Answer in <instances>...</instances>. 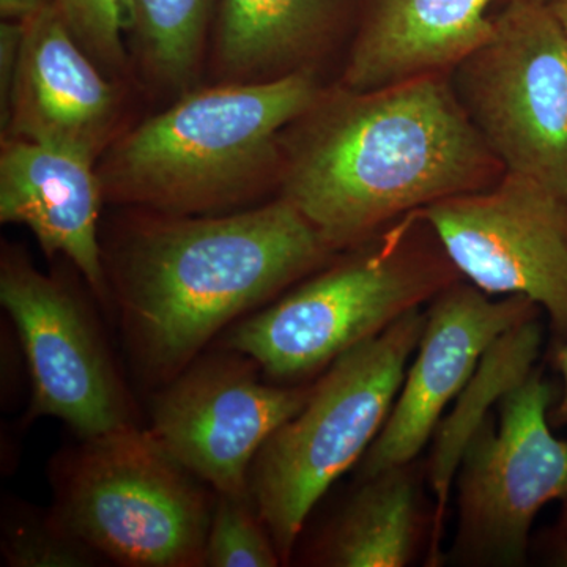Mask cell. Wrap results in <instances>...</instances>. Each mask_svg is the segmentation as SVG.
Here are the masks:
<instances>
[{
    "instance_id": "cell-19",
    "label": "cell",
    "mask_w": 567,
    "mask_h": 567,
    "mask_svg": "<svg viewBox=\"0 0 567 567\" xmlns=\"http://www.w3.org/2000/svg\"><path fill=\"white\" fill-rule=\"evenodd\" d=\"M136 33L145 69L159 84L185 87L203 55L219 0H136Z\"/></svg>"
},
{
    "instance_id": "cell-3",
    "label": "cell",
    "mask_w": 567,
    "mask_h": 567,
    "mask_svg": "<svg viewBox=\"0 0 567 567\" xmlns=\"http://www.w3.org/2000/svg\"><path fill=\"white\" fill-rule=\"evenodd\" d=\"M319 96L305 69L188 93L111 145L99 169L103 193L169 216L235 203L274 166L282 130Z\"/></svg>"
},
{
    "instance_id": "cell-27",
    "label": "cell",
    "mask_w": 567,
    "mask_h": 567,
    "mask_svg": "<svg viewBox=\"0 0 567 567\" xmlns=\"http://www.w3.org/2000/svg\"><path fill=\"white\" fill-rule=\"evenodd\" d=\"M561 533H566V535H567V502H566L565 513H563V517H561Z\"/></svg>"
},
{
    "instance_id": "cell-13",
    "label": "cell",
    "mask_w": 567,
    "mask_h": 567,
    "mask_svg": "<svg viewBox=\"0 0 567 567\" xmlns=\"http://www.w3.org/2000/svg\"><path fill=\"white\" fill-rule=\"evenodd\" d=\"M115 111L114 87L54 7L22 21L20 58L7 106L17 140L73 148L96 158L110 137Z\"/></svg>"
},
{
    "instance_id": "cell-6",
    "label": "cell",
    "mask_w": 567,
    "mask_h": 567,
    "mask_svg": "<svg viewBox=\"0 0 567 567\" xmlns=\"http://www.w3.org/2000/svg\"><path fill=\"white\" fill-rule=\"evenodd\" d=\"M193 473L132 424L87 440L71 470L62 524L126 566L204 565L212 516Z\"/></svg>"
},
{
    "instance_id": "cell-11",
    "label": "cell",
    "mask_w": 567,
    "mask_h": 567,
    "mask_svg": "<svg viewBox=\"0 0 567 567\" xmlns=\"http://www.w3.org/2000/svg\"><path fill=\"white\" fill-rule=\"evenodd\" d=\"M309 391L264 385L245 364L210 361L194 365L156 399L151 432L219 495H251L254 458L300 412Z\"/></svg>"
},
{
    "instance_id": "cell-2",
    "label": "cell",
    "mask_w": 567,
    "mask_h": 567,
    "mask_svg": "<svg viewBox=\"0 0 567 567\" xmlns=\"http://www.w3.org/2000/svg\"><path fill=\"white\" fill-rule=\"evenodd\" d=\"M331 252L284 197L219 218L171 216L145 224L118 267L123 311L142 358L158 374L185 368L229 320Z\"/></svg>"
},
{
    "instance_id": "cell-20",
    "label": "cell",
    "mask_w": 567,
    "mask_h": 567,
    "mask_svg": "<svg viewBox=\"0 0 567 567\" xmlns=\"http://www.w3.org/2000/svg\"><path fill=\"white\" fill-rule=\"evenodd\" d=\"M251 495H219L208 529L204 565L275 567L282 561L270 533L249 506Z\"/></svg>"
},
{
    "instance_id": "cell-8",
    "label": "cell",
    "mask_w": 567,
    "mask_h": 567,
    "mask_svg": "<svg viewBox=\"0 0 567 567\" xmlns=\"http://www.w3.org/2000/svg\"><path fill=\"white\" fill-rule=\"evenodd\" d=\"M554 395L535 369L499 401L498 423L487 417L466 445L454 546L461 561L524 565L537 514L567 502V440L550 429Z\"/></svg>"
},
{
    "instance_id": "cell-16",
    "label": "cell",
    "mask_w": 567,
    "mask_h": 567,
    "mask_svg": "<svg viewBox=\"0 0 567 567\" xmlns=\"http://www.w3.org/2000/svg\"><path fill=\"white\" fill-rule=\"evenodd\" d=\"M349 0H219L216 58L224 73L244 81L290 71L333 35Z\"/></svg>"
},
{
    "instance_id": "cell-9",
    "label": "cell",
    "mask_w": 567,
    "mask_h": 567,
    "mask_svg": "<svg viewBox=\"0 0 567 567\" xmlns=\"http://www.w3.org/2000/svg\"><path fill=\"white\" fill-rule=\"evenodd\" d=\"M458 275L487 295H522L567 342V199L505 173L488 188L421 210Z\"/></svg>"
},
{
    "instance_id": "cell-28",
    "label": "cell",
    "mask_w": 567,
    "mask_h": 567,
    "mask_svg": "<svg viewBox=\"0 0 567 567\" xmlns=\"http://www.w3.org/2000/svg\"><path fill=\"white\" fill-rule=\"evenodd\" d=\"M537 2L548 3V2H550V0H537Z\"/></svg>"
},
{
    "instance_id": "cell-7",
    "label": "cell",
    "mask_w": 567,
    "mask_h": 567,
    "mask_svg": "<svg viewBox=\"0 0 567 567\" xmlns=\"http://www.w3.org/2000/svg\"><path fill=\"white\" fill-rule=\"evenodd\" d=\"M453 71L458 102L505 173L567 199V40L548 3L511 0Z\"/></svg>"
},
{
    "instance_id": "cell-17",
    "label": "cell",
    "mask_w": 567,
    "mask_h": 567,
    "mask_svg": "<svg viewBox=\"0 0 567 567\" xmlns=\"http://www.w3.org/2000/svg\"><path fill=\"white\" fill-rule=\"evenodd\" d=\"M409 466L363 480L328 533L320 565L404 567L415 559L423 524Z\"/></svg>"
},
{
    "instance_id": "cell-21",
    "label": "cell",
    "mask_w": 567,
    "mask_h": 567,
    "mask_svg": "<svg viewBox=\"0 0 567 567\" xmlns=\"http://www.w3.org/2000/svg\"><path fill=\"white\" fill-rule=\"evenodd\" d=\"M51 6L96 65L123 66L125 35L136 28V0H52Z\"/></svg>"
},
{
    "instance_id": "cell-4",
    "label": "cell",
    "mask_w": 567,
    "mask_h": 567,
    "mask_svg": "<svg viewBox=\"0 0 567 567\" xmlns=\"http://www.w3.org/2000/svg\"><path fill=\"white\" fill-rule=\"evenodd\" d=\"M423 226L421 210L391 224L344 262L235 327L227 349L289 380L383 333L461 278L439 238L431 245L434 230L424 235Z\"/></svg>"
},
{
    "instance_id": "cell-12",
    "label": "cell",
    "mask_w": 567,
    "mask_h": 567,
    "mask_svg": "<svg viewBox=\"0 0 567 567\" xmlns=\"http://www.w3.org/2000/svg\"><path fill=\"white\" fill-rule=\"evenodd\" d=\"M540 311L522 295L492 300L461 281L436 295L390 416L361 458V481L412 464L496 339Z\"/></svg>"
},
{
    "instance_id": "cell-22",
    "label": "cell",
    "mask_w": 567,
    "mask_h": 567,
    "mask_svg": "<svg viewBox=\"0 0 567 567\" xmlns=\"http://www.w3.org/2000/svg\"><path fill=\"white\" fill-rule=\"evenodd\" d=\"M65 525L21 522L6 533L3 554L11 566L74 567L87 566L91 550Z\"/></svg>"
},
{
    "instance_id": "cell-26",
    "label": "cell",
    "mask_w": 567,
    "mask_h": 567,
    "mask_svg": "<svg viewBox=\"0 0 567 567\" xmlns=\"http://www.w3.org/2000/svg\"><path fill=\"white\" fill-rule=\"evenodd\" d=\"M555 565L567 567V535L561 533L557 551H555Z\"/></svg>"
},
{
    "instance_id": "cell-24",
    "label": "cell",
    "mask_w": 567,
    "mask_h": 567,
    "mask_svg": "<svg viewBox=\"0 0 567 567\" xmlns=\"http://www.w3.org/2000/svg\"><path fill=\"white\" fill-rule=\"evenodd\" d=\"M554 360L561 374L563 394L558 405L555 406V412L551 413V421L559 425H567V342L555 344Z\"/></svg>"
},
{
    "instance_id": "cell-23",
    "label": "cell",
    "mask_w": 567,
    "mask_h": 567,
    "mask_svg": "<svg viewBox=\"0 0 567 567\" xmlns=\"http://www.w3.org/2000/svg\"><path fill=\"white\" fill-rule=\"evenodd\" d=\"M51 2L52 0H0V11L6 20L24 21L44 7L51 6Z\"/></svg>"
},
{
    "instance_id": "cell-14",
    "label": "cell",
    "mask_w": 567,
    "mask_h": 567,
    "mask_svg": "<svg viewBox=\"0 0 567 567\" xmlns=\"http://www.w3.org/2000/svg\"><path fill=\"white\" fill-rule=\"evenodd\" d=\"M95 156L40 142H3L0 219L29 227L48 256L63 254L100 295L106 290L99 245L104 196Z\"/></svg>"
},
{
    "instance_id": "cell-5",
    "label": "cell",
    "mask_w": 567,
    "mask_h": 567,
    "mask_svg": "<svg viewBox=\"0 0 567 567\" xmlns=\"http://www.w3.org/2000/svg\"><path fill=\"white\" fill-rule=\"evenodd\" d=\"M424 324L416 309L341 354L254 458L249 492L282 561L319 499L382 432Z\"/></svg>"
},
{
    "instance_id": "cell-15",
    "label": "cell",
    "mask_w": 567,
    "mask_h": 567,
    "mask_svg": "<svg viewBox=\"0 0 567 567\" xmlns=\"http://www.w3.org/2000/svg\"><path fill=\"white\" fill-rule=\"evenodd\" d=\"M492 0H364L342 85L375 91L454 70L494 32Z\"/></svg>"
},
{
    "instance_id": "cell-1",
    "label": "cell",
    "mask_w": 567,
    "mask_h": 567,
    "mask_svg": "<svg viewBox=\"0 0 567 567\" xmlns=\"http://www.w3.org/2000/svg\"><path fill=\"white\" fill-rule=\"evenodd\" d=\"M284 163L282 197L333 251L505 174L446 73L320 93Z\"/></svg>"
},
{
    "instance_id": "cell-25",
    "label": "cell",
    "mask_w": 567,
    "mask_h": 567,
    "mask_svg": "<svg viewBox=\"0 0 567 567\" xmlns=\"http://www.w3.org/2000/svg\"><path fill=\"white\" fill-rule=\"evenodd\" d=\"M548 7H550L554 17L557 18L559 28H561L567 40V0H550Z\"/></svg>"
},
{
    "instance_id": "cell-10",
    "label": "cell",
    "mask_w": 567,
    "mask_h": 567,
    "mask_svg": "<svg viewBox=\"0 0 567 567\" xmlns=\"http://www.w3.org/2000/svg\"><path fill=\"white\" fill-rule=\"evenodd\" d=\"M0 301L31 372V417H59L85 440L128 424L106 352L65 287L21 257H3Z\"/></svg>"
},
{
    "instance_id": "cell-18",
    "label": "cell",
    "mask_w": 567,
    "mask_h": 567,
    "mask_svg": "<svg viewBox=\"0 0 567 567\" xmlns=\"http://www.w3.org/2000/svg\"><path fill=\"white\" fill-rule=\"evenodd\" d=\"M543 339L539 317L516 324L496 339L477 365L475 375L458 395L461 399L453 415L447 416L445 423H440L436 429L434 456L429 472L439 502L432 524L431 561L439 559L447 491L464 457L466 445L487 420L491 406L502 401L535 371Z\"/></svg>"
}]
</instances>
